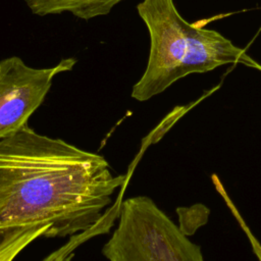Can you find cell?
Segmentation results:
<instances>
[{
  "label": "cell",
  "instance_id": "7a4b0ae2",
  "mask_svg": "<svg viewBox=\"0 0 261 261\" xmlns=\"http://www.w3.org/2000/svg\"><path fill=\"white\" fill-rule=\"evenodd\" d=\"M137 10L150 36L146 69L132 90L138 101L151 99L189 74L225 64L261 70V64L220 33L188 22L173 0H143Z\"/></svg>",
  "mask_w": 261,
  "mask_h": 261
},
{
  "label": "cell",
  "instance_id": "5b68a950",
  "mask_svg": "<svg viewBox=\"0 0 261 261\" xmlns=\"http://www.w3.org/2000/svg\"><path fill=\"white\" fill-rule=\"evenodd\" d=\"M48 226H22L3 232L0 237V261H13L31 243L45 237Z\"/></svg>",
  "mask_w": 261,
  "mask_h": 261
},
{
  "label": "cell",
  "instance_id": "277c9868",
  "mask_svg": "<svg viewBox=\"0 0 261 261\" xmlns=\"http://www.w3.org/2000/svg\"><path fill=\"white\" fill-rule=\"evenodd\" d=\"M124 0H27L32 13L45 16L70 12L72 15L89 20L108 14L112 8Z\"/></svg>",
  "mask_w": 261,
  "mask_h": 261
},
{
  "label": "cell",
  "instance_id": "3957f363",
  "mask_svg": "<svg viewBox=\"0 0 261 261\" xmlns=\"http://www.w3.org/2000/svg\"><path fill=\"white\" fill-rule=\"evenodd\" d=\"M76 59L64 58L56 65L36 68L17 57L0 61V140L19 132L47 96L53 79L69 71Z\"/></svg>",
  "mask_w": 261,
  "mask_h": 261
},
{
  "label": "cell",
  "instance_id": "6da1fadb",
  "mask_svg": "<svg viewBox=\"0 0 261 261\" xmlns=\"http://www.w3.org/2000/svg\"><path fill=\"white\" fill-rule=\"evenodd\" d=\"M124 181L103 156L27 124L0 140V237L35 225L49 227L45 238L88 232Z\"/></svg>",
  "mask_w": 261,
  "mask_h": 261
},
{
  "label": "cell",
  "instance_id": "8992f818",
  "mask_svg": "<svg viewBox=\"0 0 261 261\" xmlns=\"http://www.w3.org/2000/svg\"><path fill=\"white\" fill-rule=\"evenodd\" d=\"M227 204H228L227 206H228V208L230 209L232 215L234 216V218H236V219L238 220V222L240 223V226H241L242 229L246 232V236H247L248 239H249V242H250V244H251V246H252V250H253L254 254L257 256V259H258L259 261H261V244L258 242V240L256 239V237H255V236L253 234V232L250 230V228H249L248 225L246 224L244 218H243L242 215L240 214L239 210L237 209V207L234 206V204L232 203V201L227 202Z\"/></svg>",
  "mask_w": 261,
  "mask_h": 261
}]
</instances>
